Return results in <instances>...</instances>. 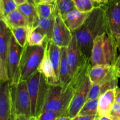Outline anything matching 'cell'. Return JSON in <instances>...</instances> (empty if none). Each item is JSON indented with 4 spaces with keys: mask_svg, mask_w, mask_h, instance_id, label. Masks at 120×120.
<instances>
[{
    "mask_svg": "<svg viewBox=\"0 0 120 120\" xmlns=\"http://www.w3.org/2000/svg\"><path fill=\"white\" fill-rule=\"evenodd\" d=\"M35 4L38 3H54L56 0H34Z\"/></svg>",
    "mask_w": 120,
    "mask_h": 120,
    "instance_id": "74e56055",
    "label": "cell"
},
{
    "mask_svg": "<svg viewBox=\"0 0 120 120\" xmlns=\"http://www.w3.org/2000/svg\"><path fill=\"white\" fill-rule=\"evenodd\" d=\"M112 120H120V103L116 102L109 115Z\"/></svg>",
    "mask_w": 120,
    "mask_h": 120,
    "instance_id": "1f68e13d",
    "label": "cell"
},
{
    "mask_svg": "<svg viewBox=\"0 0 120 120\" xmlns=\"http://www.w3.org/2000/svg\"><path fill=\"white\" fill-rule=\"evenodd\" d=\"M76 8L83 12H90L95 8L93 0H73Z\"/></svg>",
    "mask_w": 120,
    "mask_h": 120,
    "instance_id": "f546056e",
    "label": "cell"
},
{
    "mask_svg": "<svg viewBox=\"0 0 120 120\" xmlns=\"http://www.w3.org/2000/svg\"><path fill=\"white\" fill-rule=\"evenodd\" d=\"M109 0H93L94 4H96V7L97 6H101L105 4L106 3H107L108 1ZM95 5V4H94Z\"/></svg>",
    "mask_w": 120,
    "mask_h": 120,
    "instance_id": "8d00e7d4",
    "label": "cell"
},
{
    "mask_svg": "<svg viewBox=\"0 0 120 120\" xmlns=\"http://www.w3.org/2000/svg\"><path fill=\"white\" fill-rule=\"evenodd\" d=\"M50 61L55 72L57 83L59 84V69L61 60V48L52 42L47 41Z\"/></svg>",
    "mask_w": 120,
    "mask_h": 120,
    "instance_id": "44dd1931",
    "label": "cell"
},
{
    "mask_svg": "<svg viewBox=\"0 0 120 120\" xmlns=\"http://www.w3.org/2000/svg\"><path fill=\"white\" fill-rule=\"evenodd\" d=\"M46 45L30 46L27 44L22 48L19 65V81H27L38 70L44 56Z\"/></svg>",
    "mask_w": 120,
    "mask_h": 120,
    "instance_id": "5b68a950",
    "label": "cell"
},
{
    "mask_svg": "<svg viewBox=\"0 0 120 120\" xmlns=\"http://www.w3.org/2000/svg\"><path fill=\"white\" fill-rule=\"evenodd\" d=\"M115 68H116L117 76H118V78H120V54L117 58V61H116V64H115Z\"/></svg>",
    "mask_w": 120,
    "mask_h": 120,
    "instance_id": "e575fe53",
    "label": "cell"
},
{
    "mask_svg": "<svg viewBox=\"0 0 120 120\" xmlns=\"http://www.w3.org/2000/svg\"><path fill=\"white\" fill-rule=\"evenodd\" d=\"M12 32L2 20L0 21V83L8 81L7 60Z\"/></svg>",
    "mask_w": 120,
    "mask_h": 120,
    "instance_id": "30bf717a",
    "label": "cell"
},
{
    "mask_svg": "<svg viewBox=\"0 0 120 120\" xmlns=\"http://www.w3.org/2000/svg\"><path fill=\"white\" fill-rule=\"evenodd\" d=\"M9 29L18 27H28V22L25 15L18 9L14 11L7 16L1 18Z\"/></svg>",
    "mask_w": 120,
    "mask_h": 120,
    "instance_id": "d6986e66",
    "label": "cell"
},
{
    "mask_svg": "<svg viewBox=\"0 0 120 120\" xmlns=\"http://www.w3.org/2000/svg\"><path fill=\"white\" fill-rule=\"evenodd\" d=\"M73 119V118L70 117V116H69L68 115L64 114V115H62V116H60V117L57 118L56 120H72Z\"/></svg>",
    "mask_w": 120,
    "mask_h": 120,
    "instance_id": "f35d334b",
    "label": "cell"
},
{
    "mask_svg": "<svg viewBox=\"0 0 120 120\" xmlns=\"http://www.w3.org/2000/svg\"><path fill=\"white\" fill-rule=\"evenodd\" d=\"M46 43V36L41 30L36 28L30 29L27 43L29 45L45 46Z\"/></svg>",
    "mask_w": 120,
    "mask_h": 120,
    "instance_id": "cb8c5ba5",
    "label": "cell"
},
{
    "mask_svg": "<svg viewBox=\"0 0 120 120\" xmlns=\"http://www.w3.org/2000/svg\"><path fill=\"white\" fill-rule=\"evenodd\" d=\"M17 9L18 5L14 0H0L1 18Z\"/></svg>",
    "mask_w": 120,
    "mask_h": 120,
    "instance_id": "f1b7e54d",
    "label": "cell"
},
{
    "mask_svg": "<svg viewBox=\"0 0 120 120\" xmlns=\"http://www.w3.org/2000/svg\"><path fill=\"white\" fill-rule=\"evenodd\" d=\"M14 120H38V117L35 116H26L23 115H16Z\"/></svg>",
    "mask_w": 120,
    "mask_h": 120,
    "instance_id": "836d02e7",
    "label": "cell"
},
{
    "mask_svg": "<svg viewBox=\"0 0 120 120\" xmlns=\"http://www.w3.org/2000/svg\"><path fill=\"white\" fill-rule=\"evenodd\" d=\"M98 98L87 100L77 115H97Z\"/></svg>",
    "mask_w": 120,
    "mask_h": 120,
    "instance_id": "4316f807",
    "label": "cell"
},
{
    "mask_svg": "<svg viewBox=\"0 0 120 120\" xmlns=\"http://www.w3.org/2000/svg\"></svg>",
    "mask_w": 120,
    "mask_h": 120,
    "instance_id": "7bdbcfd3",
    "label": "cell"
},
{
    "mask_svg": "<svg viewBox=\"0 0 120 120\" xmlns=\"http://www.w3.org/2000/svg\"><path fill=\"white\" fill-rule=\"evenodd\" d=\"M115 99H116V102H120V88L118 87L116 88Z\"/></svg>",
    "mask_w": 120,
    "mask_h": 120,
    "instance_id": "d590c367",
    "label": "cell"
},
{
    "mask_svg": "<svg viewBox=\"0 0 120 120\" xmlns=\"http://www.w3.org/2000/svg\"><path fill=\"white\" fill-rule=\"evenodd\" d=\"M11 98L14 118L16 115H31V105L27 81L10 85Z\"/></svg>",
    "mask_w": 120,
    "mask_h": 120,
    "instance_id": "8992f818",
    "label": "cell"
},
{
    "mask_svg": "<svg viewBox=\"0 0 120 120\" xmlns=\"http://www.w3.org/2000/svg\"><path fill=\"white\" fill-rule=\"evenodd\" d=\"M117 40L109 32L97 36L94 40L90 60L91 65H114L117 60Z\"/></svg>",
    "mask_w": 120,
    "mask_h": 120,
    "instance_id": "7a4b0ae2",
    "label": "cell"
},
{
    "mask_svg": "<svg viewBox=\"0 0 120 120\" xmlns=\"http://www.w3.org/2000/svg\"><path fill=\"white\" fill-rule=\"evenodd\" d=\"M56 7L62 17L76 8L73 0H56Z\"/></svg>",
    "mask_w": 120,
    "mask_h": 120,
    "instance_id": "83f0119b",
    "label": "cell"
},
{
    "mask_svg": "<svg viewBox=\"0 0 120 120\" xmlns=\"http://www.w3.org/2000/svg\"><path fill=\"white\" fill-rule=\"evenodd\" d=\"M70 68L68 58L67 47L61 48V60L59 69V84L64 86L71 79Z\"/></svg>",
    "mask_w": 120,
    "mask_h": 120,
    "instance_id": "ac0fdd59",
    "label": "cell"
},
{
    "mask_svg": "<svg viewBox=\"0 0 120 120\" xmlns=\"http://www.w3.org/2000/svg\"><path fill=\"white\" fill-rule=\"evenodd\" d=\"M118 78L110 79L92 85L88 94L87 100L99 98L101 95L108 90L117 88L118 87Z\"/></svg>",
    "mask_w": 120,
    "mask_h": 120,
    "instance_id": "e0dca14e",
    "label": "cell"
},
{
    "mask_svg": "<svg viewBox=\"0 0 120 120\" xmlns=\"http://www.w3.org/2000/svg\"><path fill=\"white\" fill-rule=\"evenodd\" d=\"M22 47L19 45L12 34L7 60L8 81L10 85L19 82V65Z\"/></svg>",
    "mask_w": 120,
    "mask_h": 120,
    "instance_id": "ba28073f",
    "label": "cell"
},
{
    "mask_svg": "<svg viewBox=\"0 0 120 120\" xmlns=\"http://www.w3.org/2000/svg\"><path fill=\"white\" fill-rule=\"evenodd\" d=\"M101 6L105 13L107 32L118 40L120 37V0H109Z\"/></svg>",
    "mask_w": 120,
    "mask_h": 120,
    "instance_id": "9c48e42d",
    "label": "cell"
},
{
    "mask_svg": "<svg viewBox=\"0 0 120 120\" xmlns=\"http://www.w3.org/2000/svg\"><path fill=\"white\" fill-rule=\"evenodd\" d=\"M89 76L92 85L110 79L118 78L114 65H97L92 66L89 73Z\"/></svg>",
    "mask_w": 120,
    "mask_h": 120,
    "instance_id": "4fadbf2b",
    "label": "cell"
},
{
    "mask_svg": "<svg viewBox=\"0 0 120 120\" xmlns=\"http://www.w3.org/2000/svg\"><path fill=\"white\" fill-rule=\"evenodd\" d=\"M117 45L118 50H119L120 52V37L118 39V40H117Z\"/></svg>",
    "mask_w": 120,
    "mask_h": 120,
    "instance_id": "b9f144b4",
    "label": "cell"
},
{
    "mask_svg": "<svg viewBox=\"0 0 120 120\" xmlns=\"http://www.w3.org/2000/svg\"><path fill=\"white\" fill-rule=\"evenodd\" d=\"M16 4H17L18 6L21 5L25 3V2H28V0H14Z\"/></svg>",
    "mask_w": 120,
    "mask_h": 120,
    "instance_id": "ab89813d",
    "label": "cell"
},
{
    "mask_svg": "<svg viewBox=\"0 0 120 120\" xmlns=\"http://www.w3.org/2000/svg\"><path fill=\"white\" fill-rule=\"evenodd\" d=\"M97 120H112L110 117L108 116H98Z\"/></svg>",
    "mask_w": 120,
    "mask_h": 120,
    "instance_id": "60d3db41",
    "label": "cell"
},
{
    "mask_svg": "<svg viewBox=\"0 0 120 120\" xmlns=\"http://www.w3.org/2000/svg\"><path fill=\"white\" fill-rule=\"evenodd\" d=\"M75 91L70 81L64 86L59 84H50L48 97L42 112L55 111L66 112L73 98Z\"/></svg>",
    "mask_w": 120,
    "mask_h": 120,
    "instance_id": "277c9868",
    "label": "cell"
},
{
    "mask_svg": "<svg viewBox=\"0 0 120 120\" xmlns=\"http://www.w3.org/2000/svg\"><path fill=\"white\" fill-rule=\"evenodd\" d=\"M56 2L54 3H38L36 4V11L39 18H49L55 13Z\"/></svg>",
    "mask_w": 120,
    "mask_h": 120,
    "instance_id": "484cf974",
    "label": "cell"
},
{
    "mask_svg": "<svg viewBox=\"0 0 120 120\" xmlns=\"http://www.w3.org/2000/svg\"><path fill=\"white\" fill-rule=\"evenodd\" d=\"M106 32L104 9L101 5L97 6L89 13L83 24L73 33L83 56L90 58L94 40Z\"/></svg>",
    "mask_w": 120,
    "mask_h": 120,
    "instance_id": "6da1fadb",
    "label": "cell"
},
{
    "mask_svg": "<svg viewBox=\"0 0 120 120\" xmlns=\"http://www.w3.org/2000/svg\"><path fill=\"white\" fill-rule=\"evenodd\" d=\"M116 88L108 90L98 98L97 115L98 116H108L116 102L115 99Z\"/></svg>",
    "mask_w": 120,
    "mask_h": 120,
    "instance_id": "9a60e30c",
    "label": "cell"
},
{
    "mask_svg": "<svg viewBox=\"0 0 120 120\" xmlns=\"http://www.w3.org/2000/svg\"><path fill=\"white\" fill-rule=\"evenodd\" d=\"M65 112L46 111H43L38 115V120H56L57 118L65 114Z\"/></svg>",
    "mask_w": 120,
    "mask_h": 120,
    "instance_id": "4dcf8cb0",
    "label": "cell"
},
{
    "mask_svg": "<svg viewBox=\"0 0 120 120\" xmlns=\"http://www.w3.org/2000/svg\"><path fill=\"white\" fill-rule=\"evenodd\" d=\"M31 105V115L38 117L42 112L49 92V82L38 70L27 80Z\"/></svg>",
    "mask_w": 120,
    "mask_h": 120,
    "instance_id": "3957f363",
    "label": "cell"
},
{
    "mask_svg": "<svg viewBox=\"0 0 120 120\" xmlns=\"http://www.w3.org/2000/svg\"><path fill=\"white\" fill-rule=\"evenodd\" d=\"M89 13L83 12L75 8L62 18L69 29L73 33L83 24Z\"/></svg>",
    "mask_w": 120,
    "mask_h": 120,
    "instance_id": "2e32d148",
    "label": "cell"
},
{
    "mask_svg": "<svg viewBox=\"0 0 120 120\" xmlns=\"http://www.w3.org/2000/svg\"><path fill=\"white\" fill-rule=\"evenodd\" d=\"M92 84L89 78V74L86 75L75 88V94L66 115L74 118L79 113L80 111L87 101L89 92Z\"/></svg>",
    "mask_w": 120,
    "mask_h": 120,
    "instance_id": "52a82bcc",
    "label": "cell"
},
{
    "mask_svg": "<svg viewBox=\"0 0 120 120\" xmlns=\"http://www.w3.org/2000/svg\"><path fill=\"white\" fill-rule=\"evenodd\" d=\"M38 71L46 78L49 83L57 84L56 77H55V72H54L53 68L52 65L50 61L47 43L46 45L44 56L41 61V63L38 68Z\"/></svg>",
    "mask_w": 120,
    "mask_h": 120,
    "instance_id": "ffe728a7",
    "label": "cell"
},
{
    "mask_svg": "<svg viewBox=\"0 0 120 120\" xmlns=\"http://www.w3.org/2000/svg\"><path fill=\"white\" fill-rule=\"evenodd\" d=\"M98 118V115H77L72 120H97Z\"/></svg>",
    "mask_w": 120,
    "mask_h": 120,
    "instance_id": "d6a6232c",
    "label": "cell"
},
{
    "mask_svg": "<svg viewBox=\"0 0 120 120\" xmlns=\"http://www.w3.org/2000/svg\"><path fill=\"white\" fill-rule=\"evenodd\" d=\"M0 120H14L9 81L1 84Z\"/></svg>",
    "mask_w": 120,
    "mask_h": 120,
    "instance_id": "7c38bea8",
    "label": "cell"
},
{
    "mask_svg": "<svg viewBox=\"0 0 120 120\" xmlns=\"http://www.w3.org/2000/svg\"><path fill=\"white\" fill-rule=\"evenodd\" d=\"M55 22L52 42L59 47H68L73 38V33L64 22L63 18L55 7Z\"/></svg>",
    "mask_w": 120,
    "mask_h": 120,
    "instance_id": "8fae6325",
    "label": "cell"
},
{
    "mask_svg": "<svg viewBox=\"0 0 120 120\" xmlns=\"http://www.w3.org/2000/svg\"><path fill=\"white\" fill-rule=\"evenodd\" d=\"M68 58L70 68V74L72 76L75 72L82 65L86 57L83 56L75 36H73L71 41L68 47Z\"/></svg>",
    "mask_w": 120,
    "mask_h": 120,
    "instance_id": "5bb4252c",
    "label": "cell"
},
{
    "mask_svg": "<svg viewBox=\"0 0 120 120\" xmlns=\"http://www.w3.org/2000/svg\"><path fill=\"white\" fill-rule=\"evenodd\" d=\"M55 16L49 18H39L37 24L35 28L41 30L46 36L47 41L51 42L52 40L53 31Z\"/></svg>",
    "mask_w": 120,
    "mask_h": 120,
    "instance_id": "603a6c76",
    "label": "cell"
},
{
    "mask_svg": "<svg viewBox=\"0 0 120 120\" xmlns=\"http://www.w3.org/2000/svg\"><path fill=\"white\" fill-rule=\"evenodd\" d=\"M10 30L19 45L22 48H24L28 43V36L30 30L29 27L11 28Z\"/></svg>",
    "mask_w": 120,
    "mask_h": 120,
    "instance_id": "d4e9b609",
    "label": "cell"
},
{
    "mask_svg": "<svg viewBox=\"0 0 120 120\" xmlns=\"http://www.w3.org/2000/svg\"><path fill=\"white\" fill-rule=\"evenodd\" d=\"M18 9L26 18L28 22V27L30 29L35 28L39 18L36 11V5L26 2L18 6Z\"/></svg>",
    "mask_w": 120,
    "mask_h": 120,
    "instance_id": "7402d4cb",
    "label": "cell"
}]
</instances>
